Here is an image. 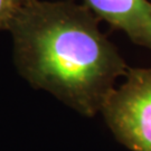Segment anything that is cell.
<instances>
[{
    "label": "cell",
    "mask_w": 151,
    "mask_h": 151,
    "mask_svg": "<svg viewBox=\"0 0 151 151\" xmlns=\"http://www.w3.org/2000/svg\"><path fill=\"white\" fill-rule=\"evenodd\" d=\"M19 74L85 116L101 111L129 66L84 5L32 0L9 26Z\"/></svg>",
    "instance_id": "1"
},
{
    "label": "cell",
    "mask_w": 151,
    "mask_h": 151,
    "mask_svg": "<svg viewBox=\"0 0 151 151\" xmlns=\"http://www.w3.org/2000/svg\"><path fill=\"white\" fill-rule=\"evenodd\" d=\"M101 113L116 140L131 151H151V67H129Z\"/></svg>",
    "instance_id": "2"
},
{
    "label": "cell",
    "mask_w": 151,
    "mask_h": 151,
    "mask_svg": "<svg viewBox=\"0 0 151 151\" xmlns=\"http://www.w3.org/2000/svg\"><path fill=\"white\" fill-rule=\"evenodd\" d=\"M99 20L123 32L134 44L151 49V2L148 0H84Z\"/></svg>",
    "instance_id": "3"
},
{
    "label": "cell",
    "mask_w": 151,
    "mask_h": 151,
    "mask_svg": "<svg viewBox=\"0 0 151 151\" xmlns=\"http://www.w3.org/2000/svg\"><path fill=\"white\" fill-rule=\"evenodd\" d=\"M22 6L16 0H0V30H8Z\"/></svg>",
    "instance_id": "4"
},
{
    "label": "cell",
    "mask_w": 151,
    "mask_h": 151,
    "mask_svg": "<svg viewBox=\"0 0 151 151\" xmlns=\"http://www.w3.org/2000/svg\"><path fill=\"white\" fill-rule=\"evenodd\" d=\"M16 1L19 6H22L25 5V4H27V2H29V1H32V0H16Z\"/></svg>",
    "instance_id": "5"
}]
</instances>
